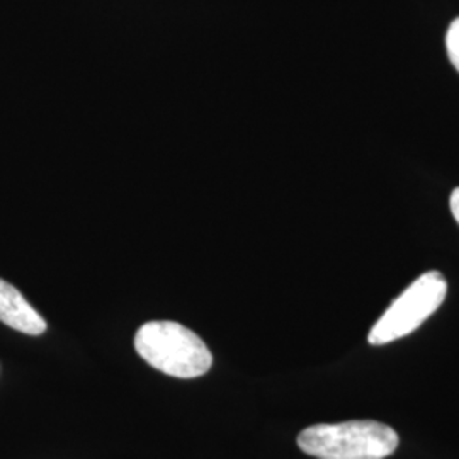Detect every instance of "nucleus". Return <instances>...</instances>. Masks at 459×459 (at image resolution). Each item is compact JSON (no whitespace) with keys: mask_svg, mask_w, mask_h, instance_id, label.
<instances>
[{"mask_svg":"<svg viewBox=\"0 0 459 459\" xmlns=\"http://www.w3.org/2000/svg\"><path fill=\"white\" fill-rule=\"evenodd\" d=\"M446 48H447V56H449L451 64L459 72V17L451 22V26L447 30Z\"/></svg>","mask_w":459,"mask_h":459,"instance_id":"5","label":"nucleus"},{"mask_svg":"<svg viewBox=\"0 0 459 459\" xmlns=\"http://www.w3.org/2000/svg\"><path fill=\"white\" fill-rule=\"evenodd\" d=\"M447 295V281L441 273L429 271L415 279L394 299L369 332V344L385 345L411 335L430 315L437 312Z\"/></svg>","mask_w":459,"mask_h":459,"instance_id":"3","label":"nucleus"},{"mask_svg":"<svg viewBox=\"0 0 459 459\" xmlns=\"http://www.w3.org/2000/svg\"><path fill=\"white\" fill-rule=\"evenodd\" d=\"M298 446L318 459H385L396 451L398 434L377 420H349L307 427Z\"/></svg>","mask_w":459,"mask_h":459,"instance_id":"2","label":"nucleus"},{"mask_svg":"<svg viewBox=\"0 0 459 459\" xmlns=\"http://www.w3.org/2000/svg\"><path fill=\"white\" fill-rule=\"evenodd\" d=\"M134 349L152 368L172 377H203L213 364V354L204 341L178 322L143 324L134 335Z\"/></svg>","mask_w":459,"mask_h":459,"instance_id":"1","label":"nucleus"},{"mask_svg":"<svg viewBox=\"0 0 459 459\" xmlns=\"http://www.w3.org/2000/svg\"><path fill=\"white\" fill-rule=\"evenodd\" d=\"M449 204H451V213L455 216V220L458 221L459 225V187L458 189H455L453 191V195H451V201H449Z\"/></svg>","mask_w":459,"mask_h":459,"instance_id":"6","label":"nucleus"},{"mask_svg":"<svg viewBox=\"0 0 459 459\" xmlns=\"http://www.w3.org/2000/svg\"><path fill=\"white\" fill-rule=\"evenodd\" d=\"M0 322L26 335H41L47 322L16 288L0 279Z\"/></svg>","mask_w":459,"mask_h":459,"instance_id":"4","label":"nucleus"}]
</instances>
